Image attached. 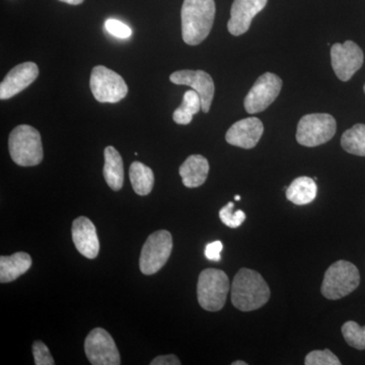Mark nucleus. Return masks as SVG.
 I'll use <instances>...</instances> for the list:
<instances>
[{
	"label": "nucleus",
	"instance_id": "nucleus-1",
	"mask_svg": "<svg viewBox=\"0 0 365 365\" xmlns=\"http://www.w3.org/2000/svg\"><path fill=\"white\" fill-rule=\"evenodd\" d=\"M215 0H184L182 6V37L186 44L196 46L210 34L215 19Z\"/></svg>",
	"mask_w": 365,
	"mask_h": 365
},
{
	"label": "nucleus",
	"instance_id": "nucleus-2",
	"mask_svg": "<svg viewBox=\"0 0 365 365\" xmlns=\"http://www.w3.org/2000/svg\"><path fill=\"white\" fill-rule=\"evenodd\" d=\"M270 288L260 273L242 268L235 274L232 287V302L242 312L260 309L270 299Z\"/></svg>",
	"mask_w": 365,
	"mask_h": 365
},
{
	"label": "nucleus",
	"instance_id": "nucleus-3",
	"mask_svg": "<svg viewBox=\"0 0 365 365\" xmlns=\"http://www.w3.org/2000/svg\"><path fill=\"white\" fill-rule=\"evenodd\" d=\"M9 148L11 158L21 167L39 165L44 157L40 132L29 125H20L11 131Z\"/></svg>",
	"mask_w": 365,
	"mask_h": 365
},
{
	"label": "nucleus",
	"instance_id": "nucleus-4",
	"mask_svg": "<svg viewBox=\"0 0 365 365\" xmlns=\"http://www.w3.org/2000/svg\"><path fill=\"white\" fill-rule=\"evenodd\" d=\"M359 269L351 262L340 260L332 264L324 276L322 294L328 299L347 297L359 287Z\"/></svg>",
	"mask_w": 365,
	"mask_h": 365
},
{
	"label": "nucleus",
	"instance_id": "nucleus-5",
	"mask_svg": "<svg viewBox=\"0 0 365 365\" xmlns=\"http://www.w3.org/2000/svg\"><path fill=\"white\" fill-rule=\"evenodd\" d=\"M228 292L230 279L223 271L208 268L199 275L197 299L205 311H220L227 302Z\"/></svg>",
	"mask_w": 365,
	"mask_h": 365
},
{
	"label": "nucleus",
	"instance_id": "nucleus-6",
	"mask_svg": "<svg viewBox=\"0 0 365 365\" xmlns=\"http://www.w3.org/2000/svg\"><path fill=\"white\" fill-rule=\"evenodd\" d=\"M337 130L335 118L330 114H309L299 120L297 140L300 145L316 148L330 141Z\"/></svg>",
	"mask_w": 365,
	"mask_h": 365
},
{
	"label": "nucleus",
	"instance_id": "nucleus-7",
	"mask_svg": "<svg viewBox=\"0 0 365 365\" xmlns=\"http://www.w3.org/2000/svg\"><path fill=\"white\" fill-rule=\"evenodd\" d=\"M173 251V237L168 230H158L146 240L141 250L139 267L145 275L158 272L169 260Z\"/></svg>",
	"mask_w": 365,
	"mask_h": 365
},
{
	"label": "nucleus",
	"instance_id": "nucleus-8",
	"mask_svg": "<svg viewBox=\"0 0 365 365\" xmlns=\"http://www.w3.org/2000/svg\"><path fill=\"white\" fill-rule=\"evenodd\" d=\"M90 85L93 97L100 103L115 104L128 93V86L123 78L103 66L93 67Z\"/></svg>",
	"mask_w": 365,
	"mask_h": 365
},
{
	"label": "nucleus",
	"instance_id": "nucleus-9",
	"mask_svg": "<svg viewBox=\"0 0 365 365\" xmlns=\"http://www.w3.org/2000/svg\"><path fill=\"white\" fill-rule=\"evenodd\" d=\"M282 81L271 72L262 74L245 98V109L249 114L265 111L279 96Z\"/></svg>",
	"mask_w": 365,
	"mask_h": 365
},
{
	"label": "nucleus",
	"instance_id": "nucleus-10",
	"mask_svg": "<svg viewBox=\"0 0 365 365\" xmlns=\"http://www.w3.org/2000/svg\"><path fill=\"white\" fill-rule=\"evenodd\" d=\"M86 357L93 365H120L119 351L116 343L105 329L91 330L85 341Z\"/></svg>",
	"mask_w": 365,
	"mask_h": 365
},
{
	"label": "nucleus",
	"instance_id": "nucleus-11",
	"mask_svg": "<svg viewBox=\"0 0 365 365\" xmlns=\"http://www.w3.org/2000/svg\"><path fill=\"white\" fill-rule=\"evenodd\" d=\"M361 48L352 41L336 43L331 48V62L334 72L342 81H348L364 66Z\"/></svg>",
	"mask_w": 365,
	"mask_h": 365
},
{
	"label": "nucleus",
	"instance_id": "nucleus-12",
	"mask_svg": "<svg viewBox=\"0 0 365 365\" xmlns=\"http://www.w3.org/2000/svg\"><path fill=\"white\" fill-rule=\"evenodd\" d=\"M170 81L178 86H191L200 96L202 111L208 113L215 97L213 79L203 71H179L170 74Z\"/></svg>",
	"mask_w": 365,
	"mask_h": 365
},
{
	"label": "nucleus",
	"instance_id": "nucleus-13",
	"mask_svg": "<svg viewBox=\"0 0 365 365\" xmlns=\"http://www.w3.org/2000/svg\"><path fill=\"white\" fill-rule=\"evenodd\" d=\"M268 0H235L227 23L228 32L234 36L248 32L255 16L267 6Z\"/></svg>",
	"mask_w": 365,
	"mask_h": 365
},
{
	"label": "nucleus",
	"instance_id": "nucleus-14",
	"mask_svg": "<svg viewBox=\"0 0 365 365\" xmlns=\"http://www.w3.org/2000/svg\"><path fill=\"white\" fill-rule=\"evenodd\" d=\"M264 126L261 120L256 117L246 118L235 122L227 132L225 140L230 145L244 150H252L260 141Z\"/></svg>",
	"mask_w": 365,
	"mask_h": 365
},
{
	"label": "nucleus",
	"instance_id": "nucleus-15",
	"mask_svg": "<svg viewBox=\"0 0 365 365\" xmlns=\"http://www.w3.org/2000/svg\"><path fill=\"white\" fill-rule=\"evenodd\" d=\"M39 76V68L34 62H25L14 67L0 85V98L9 100L20 93Z\"/></svg>",
	"mask_w": 365,
	"mask_h": 365
},
{
	"label": "nucleus",
	"instance_id": "nucleus-16",
	"mask_svg": "<svg viewBox=\"0 0 365 365\" xmlns=\"http://www.w3.org/2000/svg\"><path fill=\"white\" fill-rule=\"evenodd\" d=\"M72 241L79 253L88 259L97 258L100 241L93 223L86 216L76 218L72 223Z\"/></svg>",
	"mask_w": 365,
	"mask_h": 365
},
{
	"label": "nucleus",
	"instance_id": "nucleus-17",
	"mask_svg": "<svg viewBox=\"0 0 365 365\" xmlns=\"http://www.w3.org/2000/svg\"><path fill=\"white\" fill-rule=\"evenodd\" d=\"M182 184L187 188H197L202 186L207 180L209 163L207 158L200 155H190L179 170Z\"/></svg>",
	"mask_w": 365,
	"mask_h": 365
},
{
	"label": "nucleus",
	"instance_id": "nucleus-18",
	"mask_svg": "<svg viewBox=\"0 0 365 365\" xmlns=\"http://www.w3.org/2000/svg\"><path fill=\"white\" fill-rule=\"evenodd\" d=\"M31 266L32 258L24 252H19L11 256L0 257V282H13L28 272Z\"/></svg>",
	"mask_w": 365,
	"mask_h": 365
},
{
	"label": "nucleus",
	"instance_id": "nucleus-19",
	"mask_svg": "<svg viewBox=\"0 0 365 365\" xmlns=\"http://www.w3.org/2000/svg\"><path fill=\"white\" fill-rule=\"evenodd\" d=\"M104 178L108 186L114 191H119L124 184V165L121 155L116 148L108 146L104 151Z\"/></svg>",
	"mask_w": 365,
	"mask_h": 365
},
{
	"label": "nucleus",
	"instance_id": "nucleus-20",
	"mask_svg": "<svg viewBox=\"0 0 365 365\" xmlns=\"http://www.w3.org/2000/svg\"><path fill=\"white\" fill-rule=\"evenodd\" d=\"M318 192L316 181L312 178L299 177L287 189V198L295 205H307L313 202Z\"/></svg>",
	"mask_w": 365,
	"mask_h": 365
},
{
	"label": "nucleus",
	"instance_id": "nucleus-21",
	"mask_svg": "<svg viewBox=\"0 0 365 365\" xmlns=\"http://www.w3.org/2000/svg\"><path fill=\"white\" fill-rule=\"evenodd\" d=\"M129 178L136 194L146 196L150 193L155 184V175L150 168L146 167L143 163L134 162L129 170Z\"/></svg>",
	"mask_w": 365,
	"mask_h": 365
},
{
	"label": "nucleus",
	"instance_id": "nucleus-22",
	"mask_svg": "<svg viewBox=\"0 0 365 365\" xmlns=\"http://www.w3.org/2000/svg\"><path fill=\"white\" fill-rule=\"evenodd\" d=\"M200 110H202L200 96L194 90L188 91L185 93L182 105L173 114V119L177 124L188 125Z\"/></svg>",
	"mask_w": 365,
	"mask_h": 365
},
{
	"label": "nucleus",
	"instance_id": "nucleus-23",
	"mask_svg": "<svg viewBox=\"0 0 365 365\" xmlns=\"http://www.w3.org/2000/svg\"><path fill=\"white\" fill-rule=\"evenodd\" d=\"M341 146L346 153L365 157V125L356 124L343 133Z\"/></svg>",
	"mask_w": 365,
	"mask_h": 365
},
{
	"label": "nucleus",
	"instance_id": "nucleus-24",
	"mask_svg": "<svg viewBox=\"0 0 365 365\" xmlns=\"http://www.w3.org/2000/svg\"><path fill=\"white\" fill-rule=\"evenodd\" d=\"M342 334L348 345L357 350H365V326H359L356 322H346L342 326Z\"/></svg>",
	"mask_w": 365,
	"mask_h": 365
},
{
	"label": "nucleus",
	"instance_id": "nucleus-25",
	"mask_svg": "<svg viewBox=\"0 0 365 365\" xmlns=\"http://www.w3.org/2000/svg\"><path fill=\"white\" fill-rule=\"evenodd\" d=\"M234 203L228 202L227 205L223 206L220 211V220H222L227 227L230 228L241 227L242 222L246 220V213L242 210H237L234 212Z\"/></svg>",
	"mask_w": 365,
	"mask_h": 365
},
{
	"label": "nucleus",
	"instance_id": "nucleus-26",
	"mask_svg": "<svg viewBox=\"0 0 365 365\" xmlns=\"http://www.w3.org/2000/svg\"><path fill=\"white\" fill-rule=\"evenodd\" d=\"M306 365H341V361L332 351L329 349L314 350L307 355L304 359Z\"/></svg>",
	"mask_w": 365,
	"mask_h": 365
},
{
	"label": "nucleus",
	"instance_id": "nucleus-27",
	"mask_svg": "<svg viewBox=\"0 0 365 365\" xmlns=\"http://www.w3.org/2000/svg\"><path fill=\"white\" fill-rule=\"evenodd\" d=\"M33 355L36 365H54L49 348L42 341H35L33 344Z\"/></svg>",
	"mask_w": 365,
	"mask_h": 365
},
{
	"label": "nucleus",
	"instance_id": "nucleus-28",
	"mask_svg": "<svg viewBox=\"0 0 365 365\" xmlns=\"http://www.w3.org/2000/svg\"><path fill=\"white\" fill-rule=\"evenodd\" d=\"M106 30L114 37L120 39H127L132 35V30L128 26L125 25L121 21L109 19L105 23Z\"/></svg>",
	"mask_w": 365,
	"mask_h": 365
},
{
	"label": "nucleus",
	"instance_id": "nucleus-29",
	"mask_svg": "<svg viewBox=\"0 0 365 365\" xmlns=\"http://www.w3.org/2000/svg\"><path fill=\"white\" fill-rule=\"evenodd\" d=\"M223 249L222 242L220 241H215L210 242L206 246L205 248V257L209 261L220 262L222 259L220 253H222Z\"/></svg>",
	"mask_w": 365,
	"mask_h": 365
},
{
	"label": "nucleus",
	"instance_id": "nucleus-30",
	"mask_svg": "<svg viewBox=\"0 0 365 365\" xmlns=\"http://www.w3.org/2000/svg\"><path fill=\"white\" fill-rule=\"evenodd\" d=\"M151 365H180L181 361L178 359L176 355L169 354L163 355V356L155 357L153 361L150 362Z\"/></svg>",
	"mask_w": 365,
	"mask_h": 365
},
{
	"label": "nucleus",
	"instance_id": "nucleus-31",
	"mask_svg": "<svg viewBox=\"0 0 365 365\" xmlns=\"http://www.w3.org/2000/svg\"><path fill=\"white\" fill-rule=\"evenodd\" d=\"M59 1L66 2L71 6H78V4H83L85 0H59Z\"/></svg>",
	"mask_w": 365,
	"mask_h": 365
},
{
	"label": "nucleus",
	"instance_id": "nucleus-32",
	"mask_svg": "<svg viewBox=\"0 0 365 365\" xmlns=\"http://www.w3.org/2000/svg\"><path fill=\"white\" fill-rule=\"evenodd\" d=\"M232 365H248L247 362L242 361V360H237V361L232 362Z\"/></svg>",
	"mask_w": 365,
	"mask_h": 365
},
{
	"label": "nucleus",
	"instance_id": "nucleus-33",
	"mask_svg": "<svg viewBox=\"0 0 365 365\" xmlns=\"http://www.w3.org/2000/svg\"><path fill=\"white\" fill-rule=\"evenodd\" d=\"M235 199L237 201H240V200H241V196L237 195V196L235 197Z\"/></svg>",
	"mask_w": 365,
	"mask_h": 365
},
{
	"label": "nucleus",
	"instance_id": "nucleus-34",
	"mask_svg": "<svg viewBox=\"0 0 365 365\" xmlns=\"http://www.w3.org/2000/svg\"><path fill=\"white\" fill-rule=\"evenodd\" d=\"M364 93H365V85H364Z\"/></svg>",
	"mask_w": 365,
	"mask_h": 365
}]
</instances>
